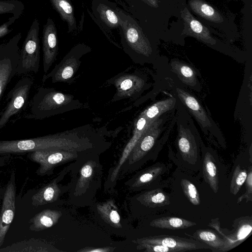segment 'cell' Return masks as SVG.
<instances>
[{
	"instance_id": "1",
	"label": "cell",
	"mask_w": 252,
	"mask_h": 252,
	"mask_svg": "<svg viewBox=\"0 0 252 252\" xmlns=\"http://www.w3.org/2000/svg\"><path fill=\"white\" fill-rule=\"evenodd\" d=\"M81 143L77 135L58 133L25 139L0 140V155L21 154L49 150L78 151Z\"/></svg>"
},
{
	"instance_id": "2",
	"label": "cell",
	"mask_w": 252,
	"mask_h": 252,
	"mask_svg": "<svg viewBox=\"0 0 252 252\" xmlns=\"http://www.w3.org/2000/svg\"><path fill=\"white\" fill-rule=\"evenodd\" d=\"M73 96L63 94L53 88L40 87L30 103L29 113L24 118L42 120L67 110L76 108Z\"/></svg>"
},
{
	"instance_id": "3",
	"label": "cell",
	"mask_w": 252,
	"mask_h": 252,
	"mask_svg": "<svg viewBox=\"0 0 252 252\" xmlns=\"http://www.w3.org/2000/svg\"><path fill=\"white\" fill-rule=\"evenodd\" d=\"M176 106L177 147L183 159L193 163L197 156L199 134L191 116L178 99Z\"/></svg>"
},
{
	"instance_id": "4",
	"label": "cell",
	"mask_w": 252,
	"mask_h": 252,
	"mask_svg": "<svg viewBox=\"0 0 252 252\" xmlns=\"http://www.w3.org/2000/svg\"><path fill=\"white\" fill-rule=\"evenodd\" d=\"M39 23L35 18L33 21L19 52L16 74L20 75L30 72L36 73L40 63L39 38Z\"/></svg>"
},
{
	"instance_id": "5",
	"label": "cell",
	"mask_w": 252,
	"mask_h": 252,
	"mask_svg": "<svg viewBox=\"0 0 252 252\" xmlns=\"http://www.w3.org/2000/svg\"><path fill=\"white\" fill-rule=\"evenodd\" d=\"M33 83L30 77L23 78L9 92L6 105L0 112V131L26 106Z\"/></svg>"
},
{
	"instance_id": "6",
	"label": "cell",
	"mask_w": 252,
	"mask_h": 252,
	"mask_svg": "<svg viewBox=\"0 0 252 252\" xmlns=\"http://www.w3.org/2000/svg\"><path fill=\"white\" fill-rule=\"evenodd\" d=\"M174 90L178 99L187 111L194 118L204 133L206 134L210 133L216 137H221L217 124L194 95L178 85H174Z\"/></svg>"
},
{
	"instance_id": "7",
	"label": "cell",
	"mask_w": 252,
	"mask_h": 252,
	"mask_svg": "<svg viewBox=\"0 0 252 252\" xmlns=\"http://www.w3.org/2000/svg\"><path fill=\"white\" fill-rule=\"evenodd\" d=\"M117 13L128 45L135 52L145 57L146 63H151L153 49L141 29L129 16L120 10Z\"/></svg>"
},
{
	"instance_id": "8",
	"label": "cell",
	"mask_w": 252,
	"mask_h": 252,
	"mask_svg": "<svg viewBox=\"0 0 252 252\" xmlns=\"http://www.w3.org/2000/svg\"><path fill=\"white\" fill-rule=\"evenodd\" d=\"M79 152L61 150L36 151L28 153L27 158L38 164L35 173L38 176L52 174L57 166L76 158Z\"/></svg>"
},
{
	"instance_id": "9",
	"label": "cell",
	"mask_w": 252,
	"mask_h": 252,
	"mask_svg": "<svg viewBox=\"0 0 252 252\" xmlns=\"http://www.w3.org/2000/svg\"><path fill=\"white\" fill-rule=\"evenodd\" d=\"M167 118L160 116L149 125L129 154L127 158L129 164L138 161L153 147L164 129Z\"/></svg>"
},
{
	"instance_id": "10",
	"label": "cell",
	"mask_w": 252,
	"mask_h": 252,
	"mask_svg": "<svg viewBox=\"0 0 252 252\" xmlns=\"http://www.w3.org/2000/svg\"><path fill=\"white\" fill-rule=\"evenodd\" d=\"M16 194L15 173L13 171L5 188L0 214V248L15 215Z\"/></svg>"
},
{
	"instance_id": "11",
	"label": "cell",
	"mask_w": 252,
	"mask_h": 252,
	"mask_svg": "<svg viewBox=\"0 0 252 252\" xmlns=\"http://www.w3.org/2000/svg\"><path fill=\"white\" fill-rule=\"evenodd\" d=\"M138 241L139 244L148 243L161 245L173 250L174 252L210 248L208 246L202 245L197 240L167 235L149 236L138 239Z\"/></svg>"
},
{
	"instance_id": "12",
	"label": "cell",
	"mask_w": 252,
	"mask_h": 252,
	"mask_svg": "<svg viewBox=\"0 0 252 252\" xmlns=\"http://www.w3.org/2000/svg\"><path fill=\"white\" fill-rule=\"evenodd\" d=\"M43 67L47 73L54 62L58 51L57 29L53 20L48 18L42 34Z\"/></svg>"
},
{
	"instance_id": "13",
	"label": "cell",
	"mask_w": 252,
	"mask_h": 252,
	"mask_svg": "<svg viewBox=\"0 0 252 252\" xmlns=\"http://www.w3.org/2000/svg\"><path fill=\"white\" fill-rule=\"evenodd\" d=\"M81 56L75 55L72 50L50 73L43 76L42 82L49 78H51L53 83L68 81L77 71Z\"/></svg>"
},
{
	"instance_id": "14",
	"label": "cell",
	"mask_w": 252,
	"mask_h": 252,
	"mask_svg": "<svg viewBox=\"0 0 252 252\" xmlns=\"http://www.w3.org/2000/svg\"><path fill=\"white\" fill-rule=\"evenodd\" d=\"M237 226L235 230L228 235L221 232L224 241L223 246L218 252L229 251L243 242L248 238L252 230V221L251 218L245 217L236 220Z\"/></svg>"
},
{
	"instance_id": "15",
	"label": "cell",
	"mask_w": 252,
	"mask_h": 252,
	"mask_svg": "<svg viewBox=\"0 0 252 252\" xmlns=\"http://www.w3.org/2000/svg\"><path fill=\"white\" fill-rule=\"evenodd\" d=\"M185 27L183 34L192 36L202 42L215 45L217 41L211 36L209 31L196 20L185 7L182 13Z\"/></svg>"
},
{
	"instance_id": "16",
	"label": "cell",
	"mask_w": 252,
	"mask_h": 252,
	"mask_svg": "<svg viewBox=\"0 0 252 252\" xmlns=\"http://www.w3.org/2000/svg\"><path fill=\"white\" fill-rule=\"evenodd\" d=\"M170 70L179 80L189 88L200 92L202 89L195 69L190 65L178 60L169 63Z\"/></svg>"
},
{
	"instance_id": "17",
	"label": "cell",
	"mask_w": 252,
	"mask_h": 252,
	"mask_svg": "<svg viewBox=\"0 0 252 252\" xmlns=\"http://www.w3.org/2000/svg\"><path fill=\"white\" fill-rule=\"evenodd\" d=\"M22 38L18 32L7 42L0 44V79L10 65L19 58L18 43Z\"/></svg>"
},
{
	"instance_id": "18",
	"label": "cell",
	"mask_w": 252,
	"mask_h": 252,
	"mask_svg": "<svg viewBox=\"0 0 252 252\" xmlns=\"http://www.w3.org/2000/svg\"><path fill=\"white\" fill-rule=\"evenodd\" d=\"M151 123L142 113L140 114L135 124L133 136L125 148L118 164L112 173L111 176L112 181H114L117 177L122 166L127 159L132 149Z\"/></svg>"
},
{
	"instance_id": "19",
	"label": "cell",
	"mask_w": 252,
	"mask_h": 252,
	"mask_svg": "<svg viewBox=\"0 0 252 252\" xmlns=\"http://www.w3.org/2000/svg\"><path fill=\"white\" fill-rule=\"evenodd\" d=\"M60 211L45 209L37 213L29 220L30 230L39 231L50 228L55 225L61 217Z\"/></svg>"
},
{
	"instance_id": "20",
	"label": "cell",
	"mask_w": 252,
	"mask_h": 252,
	"mask_svg": "<svg viewBox=\"0 0 252 252\" xmlns=\"http://www.w3.org/2000/svg\"><path fill=\"white\" fill-rule=\"evenodd\" d=\"M57 182V178L34 194L32 197V205L37 207L56 201L61 194Z\"/></svg>"
},
{
	"instance_id": "21",
	"label": "cell",
	"mask_w": 252,
	"mask_h": 252,
	"mask_svg": "<svg viewBox=\"0 0 252 252\" xmlns=\"http://www.w3.org/2000/svg\"><path fill=\"white\" fill-rule=\"evenodd\" d=\"M52 247L39 240L30 239L13 244L3 249L0 252H49Z\"/></svg>"
},
{
	"instance_id": "22",
	"label": "cell",
	"mask_w": 252,
	"mask_h": 252,
	"mask_svg": "<svg viewBox=\"0 0 252 252\" xmlns=\"http://www.w3.org/2000/svg\"><path fill=\"white\" fill-rule=\"evenodd\" d=\"M176 106L177 98L172 97L155 103L141 113L150 122H152Z\"/></svg>"
},
{
	"instance_id": "23",
	"label": "cell",
	"mask_w": 252,
	"mask_h": 252,
	"mask_svg": "<svg viewBox=\"0 0 252 252\" xmlns=\"http://www.w3.org/2000/svg\"><path fill=\"white\" fill-rule=\"evenodd\" d=\"M150 225L158 228L177 230L188 228L196 225V223L178 217H164L153 220Z\"/></svg>"
},
{
	"instance_id": "24",
	"label": "cell",
	"mask_w": 252,
	"mask_h": 252,
	"mask_svg": "<svg viewBox=\"0 0 252 252\" xmlns=\"http://www.w3.org/2000/svg\"><path fill=\"white\" fill-rule=\"evenodd\" d=\"M54 8L59 13L68 27V32L74 31L76 22L74 17L73 8L68 0H49Z\"/></svg>"
},
{
	"instance_id": "25",
	"label": "cell",
	"mask_w": 252,
	"mask_h": 252,
	"mask_svg": "<svg viewBox=\"0 0 252 252\" xmlns=\"http://www.w3.org/2000/svg\"><path fill=\"white\" fill-rule=\"evenodd\" d=\"M203 174L205 181L215 193L219 189V179L217 168L214 158L210 153H206L203 163Z\"/></svg>"
},
{
	"instance_id": "26",
	"label": "cell",
	"mask_w": 252,
	"mask_h": 252,
	"mask_svg": "<svg viewBox=\"0 0 252 252\" xmlns=\"http://www.w3.org/2000/svg\"><path fill=\"white\" fill-rule=\"evenodd\" d=\"M138 199L142 204L152 208L170 204L169 197L160 189L147 191L140 196Z\"/></svg>"
},
{
	"instance_id": "27",
	"label": "cell",
	"mask_w": 252,
	"mask_h": 252,
	"mask_svg": "<svg viewBox=\"0 0 252 252\" xmlns=\"http://www.w3.org/2000/svg\"><path fill=\"white\" fill-rule=\"evenodd\" d=\"M191 9L203 18L215 23L223 22L222 16L212 7L201 0H191L189 1Z\"/></svg>"
},
{
	"instance_id": "28",
	"label": "cell",
	"mask_w": 252,
	"mask_h": 252,
	"mask_svg": "<svg viewBox=\"0 0 252 252\" xmlns=\"http://www.w3.org/2000/svg\"><path fill=\"white\" fill-rule=\"evenodd\" d=\"M193 237L200 241L209 247L215 249L213 251H218L224 244L223 238H221L215 232L209 229H199L193 235Z\"/></svg>"
},
{
	"instance_id": "29",
	"label": "cell",
	"mask_w": 252,
	"mask_h": 252,
	"mask_svg": "<svg viewBox=\"0 0 252 252\" xmlns=\"http://www.w3.org/2000/svg\"><path fill=\"white\" fill-rule=\"evenodd\" d=\"M97 208L104 220L114 227H121L120 216L112 201H107L102 205H97Z\"/></svg>"
},
{
	"instance_id": "30",
	"label": "cell",
	"mask_w": 252,
	"mask_h": 252,
	"mask_svg": "<svg viewBox=\"0 0 252 252\" xmlns=\"http://www.w3.org/2000/svg\"><path fill=\"white\" fill-rule=\"evenodd\" d=\"M25 9L24 3L19 0H0V15L11 14L18 19Z\"/></svg>"
},
{
	"instance_id": "31",
	"label": "cell",
	"mask_w": 252,
	"mask_h": 252,
	"mask_svg": "<svg viewBox=\"0 0 252 252\" xmlns=\"http://www.w3.org/2000/svg\"><path fill=\"white\" fill-rule=\"evenodd\" d=\"M97 10L100 19L107 26L111 28L119 26V17L109 6L104 4H100L97 7Z\"/></svg>"
},
{
	"instance_id": "32",
	"label": "cell",
	"mask_w": 252,
	"mask_h": 252,
	"mask_svg": "<svg viewBox=\"0 0 252 252\" xmlns=\"http://www.w3.org/2000/svg\"><path fill=\"white\" fill-rule=\"evenodd\" d=\"M248 174L247 171L242 169L237 166L233 172L230 186V192L236 195L240 190L241 187L246 181Z\"/></svg>"
},
{
	"instance_id": "33",
	"label": "cell",
	"mask_w": 252,
	"mask_h": 252,
	"mask_svg": "<svg viewBox=\"0 0 252 252\" xmlns=\"http://www.w3.org/2000/svg\"><path fill=\"white\" fill-rule=\"evenodd\" d=\"M163 170L161 166H154L141 174L136 180L134 186L139 187L146 185L155 180Z\"/></svg>"
},
{
	"instance_id": "34",
	"label": "cell",
	"mask_w": 252,
	"mask_h": 252,
	"mask_svg": "<svg viewBox=\"0 0 252 252\" xmlns=\"http://www.w3.org/2000/svg\"><path fill=\"white\" fill-rule=\"evenodd\" d=\"M144 85V81L136 76L126 77L120 82L119 89L122 92L130 91H139Z\"/></svg>"
},
{
	"instance_id": "35",
	"label": "cell",
	"mask_w": 252,
	"mask_h": 252,
	"mask_svg": "<svg viewBox=\"0 0 252 252\" xmlns=\"http://www.w3.org/2000/svg\"><path fill=\"white\" fill-rule=\"evenodd\" d=\"M183 190L189 201L194 205L200 203L199 193L195 186L189 180L183 179L181 180Z\"/></svg>"
},
{
	"instance_id": "36",
	"label": "cell",
	"mask_w": 252,
	"mask_h": 252,
	"mask_svg": "<svg viewBox=\"0 0 252 252\" xmlns=\"http://www.w3.org/2000/svg\"><path fill=\"white\" fill-rule=\"evenodd\" d=\"M19 59L15 60L9 67L0 79V100L12 79L16 74Z\"/></svg>"
},
{
	"instance_id": "37",
	"label": "cell",
	"mask_w": 252,
	"mask_h": 252,
	"mask_svg": "<svg viewBox=\"0 0 252 252\" xmlns=\"http://www.w3.org/2000/svg\"><path fill=\"white\" fill-rule=\"evenodd\" d=\"M94 166L91 162H88L84 165L80 171V177L77 184L78 187L81 188L85 186V184L89 182L93 175Z\"/></svg>"
},
{
	"instance_id": "38",
	"label": "cell",
	"mask_w": 252,
	"mask_h": 252,
	"mask_svg": "<svg viewBox=\"0 0 252 252\" xmlns=\"http://www.w3.org/2000/svg\"><path fill=\"white\" fill-rule=\"evenodd\" d=\"M141 249H145L147 252H174V250L168 247L156 244L140 243Z\"/></svg>"
},
{
	"instance_id": "39",
	"label": "cell",
	"mask_w": 252,
	"mask_h": 252,
	"mask_svg": "<svg viewBox=\"0 0 252 252\" xmlns=\"http://www.w3.org/2000/svg\"><path fill=\"white\" fill-rule=\"evenodd\" d=\"M245 182H246V192L238 198L237 203L241 202L244 198L246 199V202L252 200V171L251 167Z\"/></svg>"
},
{
	"instance_id": "40",
	"label": "cell",
	"mask_w": 252,
	"mask_h": 252,
	"mask_svg": "<svg viewBox=\"0 0 252 252\" xmlns=\"http://www.w3.org/2000/svg\"><path fill=\"white\" fill-rule=\"evenodd\" d=\"M17 19H18V18L11 16L8 18L7 21L0 25V38L5 36L12 31V29H9V27Z\"/></svg>"
},
{
	"instance_id": "41",
	"label": "cell",
	"mask_w": 252,
	"mask_h": 252,
	"mask_svg": "<svg viewBox=\"0 0 252 252\" xmlns=\"http://www.w3.org/2000/svg\"><path fill=\"white\" fill-rule=\"evenodd\" d=\"M81 251L83 252H106L110 251V250L107 248H96V249H87L82 250Z\"/></svg>"
},
{
	"instance_id": "42",
	"label": "cell",
	"mask_w": 252,
	"mask_h": 252,
	"mask_svg": "<svg viewBox=\"0 0 252 252\" xmlns=\"http://www.w3.org/2000/svg\"><path fill=\"white\" fill-rule=\"evenodd\" d=\"M0 167L5 165L6 161L9 158L10 155H0Z\"/></svg>"
},
{
	"instance_id": "43",
	"label": "cell",
	"mask_w": 252,
	"mask_h": 252,
	"mask_svg": "<svg viewBox=\"0 0 252 252\" xmlns=\"http://www.w3.org/2000/svg\"><path fill=\"white\" fill-rule=\"evenodd\" d=\"M148 1L150 4L154 6H157L156 0H146Z\"/></svg>"
}]
</instances>
